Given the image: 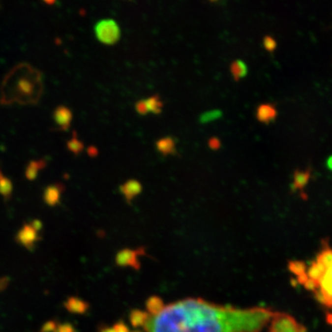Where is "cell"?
Segmentation results:
<instances>
[{"label":"cell","instance_id":"cell-14","mask_svg":"<svg viewBox=\"0 0 332 332\" xmlns=\"http://www.w3.org/2000/svg\"><path fill=\"white\" fill-rule=\"evenodd\" d=\"M157 150L163 155L176 153V141L171 137H165L156 142Z\"/></svg>","mask_w":332,"mask_h":332},{"label":"cell","instance_id":"cell-7","mask_svg":"<svg viewBox=\"0 0 332 332\" xmlns=\"http://www.w3.org/2000/svg\"><path fill=\"white\" fill-rule=\"evenodd\" d=\"M53 118H54L56 125L59 126V129L67 130L71 125L73 114L69 108H67L64 105H60L54 111Z\"/></svg>","mask_w":332,"mask_h":332},{"label":"cell","instance_id":"cell-2","mask_svg":"<svg viewBox=\"0 0 332 332\" xmlns=\"http://www.w3.org/2000/svg\"><path fill=\"white\" fill-rule=\"evenodd\" d=\"M290 270L297 282L323 306L327 320L332 325V246L325 243L310 262L295 261L291 263Z\"/></svg>","mask_w":332,"mask_h":332},{"label":"cell","instance_id":"cell-10","mask_svg":"<svg viewBox=\"0 0 332 332\" xmlns=\"http://www.w3.org/2000/svg\"><path fill=\"white\" fill-rule=\"evenodd\" d=\"M64 305L68 312L73 314H84L88 311L90 307L88 302L75 296L69 297L64 303Z\"/></svg>","mask_w":332,"mask_h":332},{"label":"cell","instance_id":"cell-9","mask_svg":"<svg viewBox=\"0 0 332 332\" xmlns=\"http://www.w3.org/2000/svg\"><path fill=\"white\" fill-rule=\"evenodd\" d=\"M277 116H278L277 109L272 103H263L258 107L257 118L261 123L270 124L276 119Z\"/></svg>","mask_w":332,"mask_h":332},{"label":"cell","instance_id":"cell-15","mask_svg":"<svg viewBox=\"0 0 332 332\" xmlns=\"http://www.w3.org/2000/svg\"><path fill=\"white\" fill-rule=\"evenodd\" d=\"M13 192V184L11 180L6 177L2 170L0 169V195L5 200H8L11 198Z\"/></svg>","mask_w":332,"mask_h":332},{"label":"cell","instance_id":"cell-23","mask_svg":"<svg viewBox=\"0 0 332 332\" xmlns=\"http://www.w3.org/2000/svg\"><path fill=\"white\" fill-rule=\"evenodd\" d=\"M54 332H76V331H75L73 325L70 323H64V324H59L58 328Z\"/></svg>","mask_w":332,"mask_h":332},{"label":"cell","instance_id":"cell-8","mask_svg":"<svg viewBox=\"0 0 332 332\" xmlns=\"http://www.w3.org/2000/svg\"><path fill=\"white\" fill-rule=\"evenodd\" d=\"M64 190H65L64 185L59 183L48 185L44 191V202L50 207L59 205L62 192Z\"/></svg>","mask_w":332,"mask_h":332},{"label":"cell","instance_id":"cell-18","mask_svg":"<svg viewBox=\"0 0 332 332\" xmlns=\"http://www.w3.org/2000/svg\"><path fill=\"white\" fill-rule=\"evenodd\" d=\"M66 147L73 154L79 155L84 150L83 142L78 139L77 133L73 132L72 138L67 141Z\"/></svg>","mask_w":332,"mask_h":332},{"label":"cell","instance_id":"cell-3","mask_svg":"<svg viewBox=\"0 0 332 332\" xmlns=\"http://www.w3.org/2000/svg\"><path fill=\"white\" fill-rule=\"evenodd\" d=\"M41 74L26 64H21L9 72L2 86V104L35 103L42 93Z\"/></svg>","mask_w":332,"mask_h":332},{"label":"cell","instance_id":"cell-28","mask_svg":"<svg viewBox=\"0 0 332 332\" xmlns=\"http://www.w3.org/2000/svg\"><path fill=\"white\" fill-rule=\"evenodd\" d=\"M100 332H113L112 331H111L110 329H108V328H104V329H103L102 331Z\"/></svg>","mask_w":332,"mask_h":332},{"label":"cell","instance_id":"cell-21","mask_svg":"<svg viewBox=\"0 0 332 332\" xmlns=\"http://www.w3.org/2000/svg\"><path fill=\"white\" fill-rule=\"evenodd\" d=\"M58 322L55 320H50L46 323L43 325V327L41 328L40 332H54L56 331V329L58 328Z\"/></svg>","mask_w":332,"mask_h":332},{"label":"cell","instance_id":"cell-1","mask_svg":"<svg viewBox=\"0 0 332 332\" xmlns=\"http://www.w3.org/2000/svg\"><path fill=\"white\" fill-rule=\"evenodd\" d=\"M274 314L265 307L239 308L200 298L164 303L152 297L145 309L133 310L129 319L143 332H261Z\"/></svg>","mask_w":332,"mask_h":332},{"label":"cell","instance_id":"cell-26","mask_svg":"<svg viewBox=\"0 0 332 332\" xmlns=\"http://www.w3.org/2000/svg\"><path fill=\"white\" fill-rule=\"evenodd\" d=\"M326 166H327L328 169L332 171V155L328 158V160L326 162Z\"/></svg>","mask_w":332,"mask_h":332},{"label":"cell","instance_id":"cell-17","mask_svg":"<svg viewBox=\"0 0 332 332\" xmlns=\"http://www.w3.org/2000/svg\"><path fill=\"white\" fill-rule=\"evenodd\" d=\"M146 105H147L148 111L149 113H153V114H160L162 110V102L158 95H153L148 99H145Z\"/></svg>","mask_w":332,"mask_h":332},{"label":"cell","instance_id":"cell-6","mask_svg":"<svg viewBox=\"0 0 332 332\" xmlns=\"http://www.w3.org/2000/svg\"><path fill=\"white\" fill-rule=\"evenodd\" d=\"M40 237L36 229L33 228L30 223L23 225L19 233L16 236V241L21 243L27 249L31 250L33 249L35 243L39 241Z\"/></svg>","mask_w":332,"mask_h":332},{"label":"cell","instance_id":"cell-16","mask_svg":"<svg viewBox=\"0 0 332 332\" xmlns=\"http://www.w3.org/2000/svg\"><path fill=\"white\" fill-rule=\"evenodd\" d=\"M247 66L242 60H235L231 64V72L236 81H239L247 74Z\"/></svg>","mask_w":332,"mask_h":332},{"label":"cell","instance_id":"cell-20","mask_svg":"<svg viewBox=\"0 0 332 332\" xmlns=\"http://www.w3.org/2000/svg\"><path fill=\"white\" fill-rule=\"evenodd\" d=\"M263 44L266 50L269 52H273L277 47L276 40L272 36H265L263 39Z\"/></svg>","mask_w":332,"mask_h":332},{"label":"cell","instance_id":"cell-25","mask_svg":"<svg viewBox=\"0 0 332 332\" xmlns=\"http://www.w3.org/2000/svg\"><path fill=\"white\" fill-rule=\"evenodd\" d=\"M8 283H9V279L7 277L0 278V292L4 291L6 288H7Z\"/></svg>","mask_w":332,"mask_h":332},{"label":"cell","instance_id":"cell-22","mask_svg":"<svg viewBox=\"0 0 332 332\" xmlns=\"http://www.w3.org/2000/svg\"><path fill=\"white\" fill-rule=\"evenodd\" d=\"M136 110L137 112L141 115V116H144V115H147L149 113L148 111L147 105H146V102L145 100H140L138 103H136Z\"/></svg>","mask_w":332,"mask_h":332},{"label":"cell","instance_id":"cell-5","mask_svg":"<svg viewBox=\"0 0 332 332\" xmlns=\"http://www.w3.org/2000/svg\"><path fill=\"white\" fill-rule=\"evenodd\" d=\"M94 30L97 39L104 44H116L120 38V28L117 22L111 19L100 21Z\"/></svg>","mask_w":332,"mask_h":332},{"label":"cell","instance_id":"cell-12","mask_svg":"<svg viewBox=\"0 0 332 332\" xmlns=\"http://www.w3.org/2000/svg\"><path fill=\"white\" fill-rule=\"evenodd\" d=\"M46 166V162L44 159H40V160H34V161H30L28 163L27 167H26V171H25V177L26 178L32 181L36 178L39 172L41 170L44 169V167Z\"/></svg>","mask_w":332,"mask_h":332},{"label":"cell","instance_id":"cell-19","mask_svg":"<svg viewBox=\"0 0 332 332\" xmlns=\"http://www.w3.org/2000/svg\"><path fill=\"white\" fill-rule=\"evenodd\" d=\"M221 117V112L219 110H211L209 111L204 113L201 117H200V122L201 123H209L211 122L215 119H218Z\"/></svg>","mask_w":332,"mask_h":332},{"label":"cell","instance_id":"cell-13","mask_svg":"<svg viewBox=\"0 0 332 332\" xmlns=\"http://www.w3.org/2000/svg\"><path fill=\"white\" fill-rule=\"evenodd\" d=\"M120 190L127 200L132 199L141 191V184L136 180H128L120 186Z\"/></svg>","mask_w":332,"mask_h":332},{"label":"cell","instance_id":"cell-11","mask_svg":"<svg viewBox=\"0 0 332 332\" xmlns=\"http://www.w3.org/2000/svg\"><path fill=\"white\" fill-rule=\"evenodd\" d=\"M311 168H307L305 171L295 170L294 173V183H293V189H302L306 184H308L310 178H311Z\"/></svg>","mask_w":332,"mask_h":332},{"label":"cell","instance_id":"cell-27","mask_svg":"<svg viewBox=\"0 0 332 332\" xmlns=\"http://www.w3.org/2000/svg\"><path fill=\"white\" fill-rule=\"evenodd\" d=\"M88 152L91 156H96L97 155V149L94 147H91L88 150Z\"/></svg>","mask_w":332,"mask_h":332},{"label":"cell","instance_id":"cell-24","mask_svg":"<svg viewBox=\"0 0 332 332\" xmlns=\"http://www.w3.org/2000/svg\"><path fill=\"white\" fill-rule=\"evenodd\" d=\"M209 146L211 150H218L221 147V141L216 138H212L209 141Z\"/></svg>","mask_w":332,"mask_h":332},{"label":"cell","instance_id":"cell-4","mask_svg":"<svg viewBox=\"0 0 332 332\" xmlns=\"http://www.w3.org/2000/svg\"><path fill=\"white\" fill-rule=\"evenodd\" d=\"M269 326V332H307L295 317L280 312H275Z\"/></svg>","mask_w":332,"mask_h":332}]
</instances>
